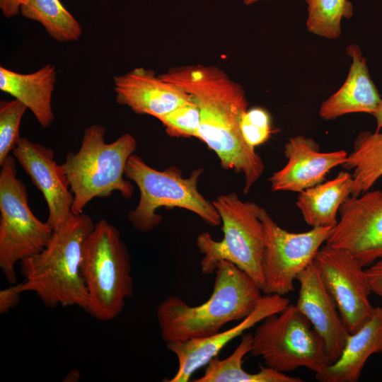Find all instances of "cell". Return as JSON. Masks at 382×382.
Returning <instances> with one entry per match:
<instances>
[{"label": "cell", "mask_w": 382, "mask_h": 382, "mask_svg": "<svg viewBox=\"0 0 382 382\" xmlns=\"http://www.w3.org/2000/svg\"><path fill=\"white\" fill-rule=\"evenodd\" d=\"M81 270L88 298L86 311L102 321L116 318L134 294V279L128 248L105 219L95 224L84 242Z\"/></svg>", "instance_id": "5b68a950"}, {"label": "cell", "mask_w": 382, "mask_h": 382, "mask_svg": "<svg viewBox=\"0 0 382 382\" xmlns=\"http://www.w3.org/2000/svg\"><path fill=\"white\" fill-rule=\"evenodd\" d=\"M365 272L371 292L382 299V257L367 267Z\"/></svg>", "instance_id": "f546056e"}, {"label": "cell", "mask_w": 382, "mask_h": 382, "mask_svg": "<svg viewBox=\"0 0 382 382\" xmlns=\"http://www.w3.org/2000/svg\"><path fill=\"white\" fill-rule=\"evenodd\" d=\"M314 261L347 330L355 332L375 308L369 301L371 290L365 270L348 251L326 244L320 247Z\"/></svg>", "instance_id": "8fae6325"}, {"label": "cell", "mask_w": 382, "mask_h": 382, "mask_svg": "<svg viewBox=\"0 0 382 382\" xmlns=\"http://www.w3.org/2000/svg\"><path fill=\"white\" fill-rule=\"evenodd\" d=\"M376 121V131H380L382 129V100L378 105L376 110L373 113V115Z\"/></svg>", "instance_id": "1f68e13d"}, {"label": "cell", "mask_w": 382, "mask_h": 382, "mask_svg": "<svg viewBox=\"0 0 382 382\" xmlns=\"http://www.w3.org/2000/svg\"><path fill=\"white\" fill-rule=\"evenodd\" d=\"M250 353L282 373L305 367L316 374L331 364L323 339L296 304L262 320Z\"/></svg>", "instance_id": "ba28073f"}, {"label": "cell", "mask_w": 382, "mask_h": 382, "mask_svg": "<svg viewBox=\"0 0 382 382\" xmlns=\"http://www.w3.org/2000/svg\"><path fill=\"white\" fill-rule=\"evenodd\" d=\"M240 129L245 143L254 149L267 141L273 132L269 112L259 107L248 109L243 113Z\"/></svg>", "instance_id": "83f0119b"}, {"label": "cell", "mask_w": 382, "mask_h": 382, "mask_svg": "<svg viewBox=\"0 0 382 382\" xmlns=\"http://www.w3.org/2000/svg\"><path fill=\"white\" fill-rule=\"evenodd\" d=\"M160 76L192 96L200 112L196 138L216 153L224 169L243 174V192L248 194L265 166L241 132L240 121L248 106L243 87L214 65H183Z\"/></svg>", "instance_id": "6da1fadb"}, {"label": "cell", "mask_w": 382, "mask_h": 382, "mask_svg": "<svg viewBox=\"0 0 382 382\" xmlns=\"http://www.w3.org/2000/svg\"><path fill=\"white\" fill-rule=\"evenodd\" d=\"M253 334L242 335L241 340L233 352L224 359L218 356L207 364L204 373L195 382H303L301 378L288 376L272 368L260 364L256 373H248L243 368V359L250 353Z\"/></svg>", "instance_id": "7402d4cb"}, {"label": "cell", "mask_w": 382, "mask_h": 382, "mask_svg": "<svg viewBox=\"0 0 382 382\" xmlns=\"http://www.w3.org/2000/svg\"><path fill=\"white\" fill-rule=\"evenodd\" d=\"M262 1H265V0H243V2L245 5L250 6V5L254 4L257 2Z\"/></svg>", "instance_id": "836d02e7"}, {"label": "cell", "mask_w": 382, "mask_h": 382, "mask_svg": "<svg viewBox=\"0 0 382 382\" xmlns=\"http://www.w3.org/2000/svg\"><path fill=\"white\" fill-rule=\"evenodd\" d=\"M20 12L25 18L40 23L57 41H76L82 33L79 23L59 0H25Z\"/></svg>", "instance_id": "cb8c5ba5"}, {"label": "cell", "mask_w": 382, "mask_h": 382, "mask_svg": "<svg viewBox=\"0 0 382 382\" xmlns=\"http://www.w3.org/2000/svg\"><path fill=\"white\" fill-rule=\"evenodd\" d=\"M340 219L325 243L348 251L363 267L382 257V191L350 196L339 210Z\"/></svg>", "instance_id": "7c38bea8"}, {"label": "cell", "mask_w": 382, "mask_h": 382, "mask_svg": "<svg viewBox=\"0 0 382 382\" xmlns=\"http://www.w3.org/2000/svg\"><path fill=\"white\" fill-rule=\"evenodd\" d=\"M158 120L170 137H197L200 125V112L192 100L176 108Z\"/></svg>", "instance_id": "4316f807"}, {"label": "cell", "mask_w": 382, "mask_h": 382, "mask_svg": "<svg viewBox=\"0 0 382 382\" xmlns=\"http://www.w3.org/2000/svg\"><path fill=\"white\" fill-rule=\"evenodd\" d=\"M94 226L88 215L72 214L53 231L44 249L20 262L21 291L35 293L49 308L78 306L86 311L88 298L81 263L84 242Z\"/></svg>", "instance_id": "3957f363"}, {"label": "cell", "mask_w": 382, "mask_h": 382, "mask_svg": "<svg viewBox=\"0 0 382 382\" xmlns=\"http://www.w3.org/2000/svg\"><path fill=\"white\" fill-rule=\"evenodd\" d=\"M28 108L20 100L0 101V166L16 147L20 137V125Z\"/></svg>", "instance_id": "484cf974"}, {"label": "cell", "mask_w": 382, "mask_h": 382, "mask_svg": "<svg viewBox=\"0 0 382 382\" xmlns=\"http://www.w3.org/2000/svg\"><path fill=\"white\" fill-rule=\"evenodd\" d=\"M381 354H382V352H381Z\"/></svg>", "instance_id": "e575fe53"}, {"label": "cell", "mask_w": 382, "mask_h": 382, "mask_svg": "<svg viewBox=\"0 0 382 382\" xmlns=\"http://www.w3.org/2000/svg\"><path fill=\"white\" fill-rule=\"evenodd\" d=\"M289 300L277 294H265L254 311L233 328L214 335L183 341L166 342L167 349L177 357L178 371L168 382H187L199 369L207 365L231 340L242 335L267 316L280 313Z\"/></svg>", "instance_id": "5bb4252c"}, {"label": "cell", "mask_w": 382, "mask_h": 382, "mask_svg": "<svg viewBox=\"0 0 382 382\" xmlns=\"http://www.w3.org/2000/svg\"><path fill=\"white\" fill-rule=\"evenodd\" d=\"M209 299L190 306L177 296L164 299L156 309L165 342L201 338L220 332L226 324L243 320L262 298V290L245 272L227 260L219 262Z\"/></svg>", "instance_id": "7a4b0ae2"}, {"label": "cell", "mask_w": 382, "mask_h": 382, "mask_svg": "<svg viewBox=\"0 0 382 382\" xmlns=\"http://www.w3.org/2000/svg\"><path fill=\"white\" fill-rule=\"evenodd\" d=\"M80 377V373L77 370H73L65 378V381L69 379L68 381H76Z\"/></svg>", "instance_id": "d6a6232c"}, {"label": "cell", "mask_w": 382, "mask_h": 382, "mask_svg": "<svg viewBox=\"0 0 382 382\" xmlns=\"http://www.w3.org/2000/svg\"><path fill=\"white\" fill-rule=\"evenodd\" d=\"M25 0H0V8L3 15L11 18L18 14Z\"/></svg>", "instance_id": "4dcf8cb0"}, {"label": "cell", "mask_w": 382, "mask_h": 382, "mask_svg": "<svg viewBox=\"0 0 382 382\" xmlns=\"http://www.w3.org/2000/svg\"><path fill=\"white\" fill-rule=\"evenodd\" d=\"M212 203L221 217L224 237L216 241L207 232L197 236L196 244L203 255L202 273H215L218 263L227 260L248 274L262 290L265 233L258 216L260 207L242 201L235 192L219 195Z\"/></svg>", "instance_id": "8992f818"}, {"label": "cell", "mask_w": 382, "mask_h": 382, "mask_svg": "<svg viewBox=\"0 0 382 382\" xmlns=\"http://www.w3.org/2000/svg\"><path fill=\"white\" fill-rule=\"evenodd\" d=\"M307 4V30L328 39L338 38L342 18L353 15V5L348 0H304Z\"/></svg>", "instance_id": "d4e9b609"}, {"label": "cell", "mask_w": 382, "mask_h": 382, "mask_svg": "<svg viewBox=\"0 0 382 382\" xmlns=\"http://www.w3.org/2000/svg\"><path fill=\"white\" fill-rule=\"evenodd\" d=\"M286 164L269 178L272 191L300 192L321 183L335 167L346 161L345 150L320 152L318 143L311 138L296 136L285 144Z\"/></svg>", "instance_id": "e0dca14e"}, {"label": "cell", "mask_w": 382, "mask_h": 382, "mask_svg": "<svg viewBox=\"0 0 382 382\" xmlns=\"http://www.w3.org/2000/svg\"><path fill=\"white\" fill-rule=\"evenodd\" d=\"M352 183V174L340 171L333 179L300 192L296 204L306 224L334 227L340 207L351 196Z\"/></svg>", "instance_id": "44dd1931"}, {"label": "cell", "mask_w": 382, "mask_h": 382, "mask_svg": "<svg viewBox=\"0 0 382 382\" xmlns=\"http://www.w3.org/2000/svg\"><path fill=\"white\" fill-rule=\"evenodd\" d=\"M56 80L57 71L52 64L31 74L0 67V90L25 104L45 128L54 119L51 100Z\"/></svg>", "instance_id": "ffe728a7"}, {"label": "cell", "mask_w": 382, "mask_h": 382, "mask_svg": "<svg viewBox=\"0 0 382 382\" xmlns=\"http://www.w3.org/2000/svg\"><path fill=\"white\" fill-rule=\"evenodd\" d=\"M105 132V127L100 125L86 127L79 151L68 153L62 163L74 195V214L83 213L86 204L96 197H107L115 191L125 199L133 195L134 185L124 175L137 141L126 133L106 143Z\"/></svg>", "instance_id": "277c9868"}, {"label": "cell", "mask_w": 382, "mask_h": 382, "mask_svg": "<svg viewBox=\"0 0 382 382\" xmlns=\"http://www.w3.org/2000/svg\"><path fill=\"white\" fill-rule=\"evenodd\" d=\"M28 192L17 178L16 159L9 155L0 171V268L6 280L17 282L16 267L47 245L53 229L28 206Z\"/></svg>", "instance_id": "9c48e42d"}, {"label": "cell", "mask_w": 382, "mask_h": 382, "mask_svg": "<svg viewBox=\"0 0 382 382\" xmlns=\"http://www.w3.org/2000/svg\"><path fill=\"white\" fill-rule=\"evenodd\" d=\"M342 166L353 171L351 196L370 190L382 176V131L360 132Z\"/></svg>", "instance_id": "603a6c76"}, {"label": "cell", "mask_w": 382, "mask_h": 382, "mask_svg": "<svg viewBox=\"0 0 382 382\" xmlns=\"http://www.w3.org/2000/svg\"><path fill=\"white\" fill-rule=\"evenodd\" d=\"M116 102L137 114L157 119L193 100L183 87L143 67L114 77Z\"/></svg>", "instance_id": "2e32d148"}, {"label": "cell", "mask_w": 382, "mask_h": 382, "mask_svg": "<svg viewBox=\"0 0 382 382\" xmlns=\"http://www.w3.org/2000/svg\"><path fill=\"white\" fill-rule=\"evenodd\" d=\"M258 216L265 233L262 291L284 296L294 290L297 277L314 260L331 228L292 233L281 228L265 209L260 208Z\"/></svg>", "instance_id": "30bf717a"}, {"label": "cell", "mask_w": 382, "mask_h": 382, "mask_svg": "<svg viewBox=\"0 0 382 382\" xmlns=\"http://www.w3.org/2000/svg\"><path fill=\"white\" fill-rule=\"evenodd\" d=\"M346 52L352 58L347 77L342 86L322 103L319 109L320 117L325 120L354 112L373 115L382 100L359 47L351 44L347 47Z\"/></svg>", "instance_id": "ac0fdd59"}, {"label": "cell", "mask_w": 382, "mask_h": 382, "mask_svg": "<svg viewBox=\"0 0 382 382\" xmlns=\"http://www.w3.org/2000/svg\"><path fill=\"white\" fill-rule=\"evenodd\" d=\"M202 173V169L197 168L184 178L181 171L174 166L158 170L133 154L125 172L126 178L133 181L140 192L137 206L128 214L132 226L141 233L151 231L162 221V216L156 213L162 207L187 209L206 223L219 226L221 220L216 209L197 189Z\"/></svg>", "instance_id": "52a82bcc"}, {"label": "cell", "mask_w": 382, "mask_h": 382, "mask_svg": "<svg viewBox=\"0 0 382 382\" xmlns=\"http://www.w3.org/2000/svg\"><path fill=\"white\" fill-rule=\"evenodd\" d=\"M382 352V308L375 307L371 317L349 334L339 358L316 374L320 382H357L368 359Z\"/></svg>", "instance_id": "d6986e66"}, {"label": "cell", "mask_w": 382, "mask_h": 382, "mask_svg": "<svg viewBox=\"0 0 382 382\" xmlns=\"http://www.w3.org/2000/svg\"><path fill=\"white\" fill-rule=\"evenodd\" d=\"M296 280L300 289L296 306L323 339L332 364L339 358L350 333L314 260Z\"/></svg>", "instance_id": "9a60e30c"}, {"label": "cell", "mask_w": 382, "mask_h": 382, "mask_svg": "<svg viewBox=\"0 0 382 382\" xmlns=\"http://www.w3.org/2000/svg\"><path fill=\"white\" fill-rule=\"evenodd\" d=\"M21 283L13 285L0 291V313H8L11 309L16 307L21 299Z\"/></svg>", "instance_id": "f1b7e54d"}, {"label": "cell", "mask_w": 382, "mask_h": 382, "mask_svg": "<svg viewBox=\"0 0 382 382\" xmlns=\"http://www.w3.org/2000/svg\"><path fill=\"white\" fill-rule=\"evenodd\" d=\"M13 156L42 192L48 208L46 223L53 231L60 228L72 214L74 195L67 175L54 160V153L26 137H21Z\"/></svg>", "instance_id": "4fadbf2b"}]
</instances>
